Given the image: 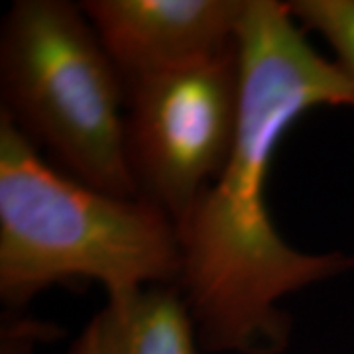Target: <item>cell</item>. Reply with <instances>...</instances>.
Returning a JSON list of instances; mask_svg holds the SVG:
<instances>
[{
    "label": "cell",
    "mask_w": 354,
    "mask_h": 354,
    "mask_svg": "<svg viewBox=\"0 0 354 354\" xmlns=\"http://www.w3.org/2000/svg\"><path fill=\"white\" fill-rule=\"evenodd\" d=\"M242 97L227 165L177 223L176 288L199 346L216 354H281L291 319L279 301L353 268L339 252L305 254L283 241L266 205L279 140L299 116L353 106L354 81L309 44L288 2L248 0L239 28Z\"/></svg>",
    "instance_id": "obj_1"
},
{
    "label": "cell",
    "mask_w": 354,
    "mask_h": 354,
    "mask_svg": "<svg viewBox=\"0 0 354 354\" xmlns=\"http://www.w3.org/2000/svg\"><path fill=\"white\" fill-rule=\"evenodd\" d=\"M176 223L140 197H116L51 167L0 113V297L22 307L67 279L104 286L120 301L176 286Z\"/></svg>",
    "instance_id": "obj_2"
},
{
    "label": "cell",
    "mask_w": 354,
    "mask_h": 354,
    "mask_svg": "<svg viewBox=\"0 0 354 354\" xmlns=\"http://www.w3.org/2000/svg\"><path fill=\"white\" fill-rule=\"evenodd\" d=\"M2 113L59 169L138 197L127 158V88L81 6L16 0L0 38Z\"/></svg>",
    "instance_id": "obj_3"
},
{
    "label": "cell",
    "mask_w": 354,
    "mask_h": 354,
    "mask_svg": "<svg viewBox=\"0 0 354 354\" xmlns=\"http://www.w3.org/2000/svg\"><path fill=\"white\" fill-rule=\"evenodd\" d=\"M239 41L211 59L127 88V158L140 199L174 223L189 213L223 167L239 130Z\"/></svg>",
    "instance_id": "obj_4"
},
{
    "label": "cell",
    "mask_w": 354,
    "mask_h": 354,
    "mask_svg": "<svg viewBox=\"0 0 354 354\" xmlns=\"http://www.w3.org/2000/svg\"><path fill=\"white\" fill-rule=\"evenodd\" d=\"M79 6L128 88L236 46L248 0H87Z\"/></svg>",
    "instance_id": "obj_5"
},
{
    "label": "cell",
    "mask_w": 354,
    "mask_h": 354,
    "mask_svg": "<svg viewBox=\"0 0 354 354\" xmlns=\"http://www.w3.org/2000/svg\"><path fill=\"white\" fill-rule=\"evenodd\" d=\"M93 323L102 354H199L193 319L176 286L109 301Z\"/></svg>",
    "instance_id": "obj_6"
},
{
    "label": "cell",
    "mask_w": 354,
    "mask_h": 354,
    "mask_svg": "<svg viewBox=\"0 0 354 354\" xmlns=\"http://www.w3.org/2000/svg\"><path fill=\"white\" fill-rule=\"evenodd\" d=\"M288 6L305 32L327 39L335 62L354 81V0H290Z\"/></svg>",
    "instance_id": "obj_7"
},
{
    "label": "cell",
    "mask_w": 354,
    "mask_h": 354,
    "mask_svg": "<svg viewBox=\"0 0 354 354\" xmlns=\"http://www.w3.org/2000/svg\"><path fill=\"white\" fill-rule=\"evenodd\" d=\"M57 329L24 317H10L2 323L0 354H46L41 344L53 341Z\"/></svg>",
    "instance_id": "obj_8"
},
{
    "label": "cell",
    "mask_w": 354,
    "mask_h": 354,
    "mask_svg": "<svg viewBox=\"0 0 354 354\" xmlns=\"http://www.w3.org/2000/svg\"><path fill=\"white\" fill-rule=\"evenodd\" d=\"M67 354H102L101 339H99V330L95 327V323L91 321L85 330L75 339L71 344V348Z\"/></svg>",
    "instance_id": "obj_9"
}]
</instances>
